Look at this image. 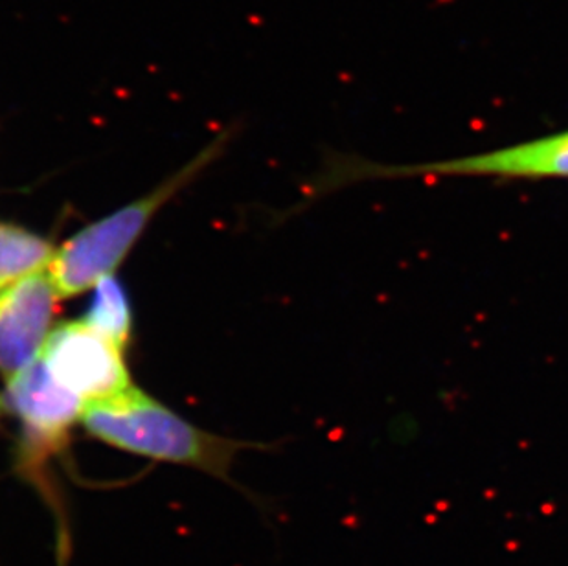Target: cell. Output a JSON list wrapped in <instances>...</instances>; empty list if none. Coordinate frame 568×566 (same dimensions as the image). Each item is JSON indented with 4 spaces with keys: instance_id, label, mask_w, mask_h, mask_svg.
<instances>
[{
    "instance_id": "1",
    "label": "cell",
    "mask_w": 568,
    "mask_h": 566,
    "mask_svg": "<svg viewBox=\"0 0 568 566\" xmlns=\"http://www.w3.org/2000/svg\"><path fill=\"white\" fill-rule=\"evenodd\" d=\"M81 425L114 449L192 467L226 482L236 454L245 449V444L195 427L134 386L85 406Z\"/></svg>"
},
{
    "instance_id": "2",
    "label": "cell",
    "mask_w": 568,
    "mask_h": 566,
    "mask_svg": "<svg viewBox=\"0 0 568 566\" xmlns=\"http://www.w3.org/2000/svg\"><path fill=\"white\" fill-rule=\"evenodd\" d=\"M223 140H215L214 144L195 156V161L162 182L153 192L87 225L58 246L49 265V274L61 296L67 299L85 293L97 287L98 282L113 276L156 212L220 155Z\"/></svg>"
},
{
    "instance_id": "3",
    "label": "cell",
    "mask_w": 568,
    "mask_h": 566,
    "mask_svg": "<svg viewBox=\"0 0 568 566\" xmlns=\"http://www.w3.org/2000/svg\"><path fill=\"white\" fill-rule=\"evenodd\" d=\"M6 381V408L22 423L17 467L28 481L44 489V464L61 453L70 431L81 423L87 405L55 381L41 357Z\"/></svg>"
},
{
    "instance_id": "4",
    "label": "cell",
    "mask_w": 568,
    "mask_h": 566,
    "mask_svg": "<svg viewBox=\"0 0 568 566\" xmlns=\"http://www.w3.org/2000/svg\"><path fill=\"white\" fill-rule=\"evenodd\" d=\"M348 170L355 171V179L494 176L500 181H568V131L449 161L403 166L359 164Z\"/></svg>"
},
{
    "instance_id": "5",
    "label": "cell",
    "mask_w": 568,
    "mask_h": 566,
    "mask_svg": "<svg viewBox=\"0 0 568 566\" xmlns=\"http://www.w3.org/2000/svg\"><path fill=\"white\" fill-rule=\"evenodd\" d=\"M41 361L67 391L87 406L111 400L131 388L124 347L81 321L55 326Z\"/></svg>"
},
{
    "instance_id": "6",
    "label": "cell",
    "mask_w": 568,
    "mask_h": 566,
    "mask_svg": "<svg viewBox=\"0 0 568 566\" xmlns=\"http://www.w3.org/2000/svg\"><path fill=\"white\" fill-rule=\"evenodd\" d=\"M61 299L49 269L0 293V372L6 380L41 357Z\"/></svg>"
},
{
    "instance_id": "7",
    "label": "cell",
    "mask_w": 568,
    "mask_h": 566,
    "mask_svg": "<svg viewBox=\"0 0 568 566\" xmlns=\"http://www.w3.org/2000/svg\"><path fill=\"white\" fill-rule=\"evenodd\" d=\"M55 246L22 226L0 223V293L49 269Z\"/></svg>"
},
{
    "instance_id": "8",
    "label": "cell",
    "mask_w": 568,
    "mask_h": 566,
    "mask_svg": "<svg viewBox=\"0 0 568 566\" xmlns=\"http://www.w3.org/2000/svg\"><path fill=\"white\" fill-rule=\"evenodd\" d=\"M83 321L91 324L94 330L108 335L119 346H128L133 327V315L129 304L128 293L113 276L103 279L94 287V299Z\"/></svg>"
},
{
    "instance_id": "9",
    "label": "cell",
    "mask_w": 568,
    "mask_h": 566,
    "mask_svg": "<svg viewBox=\"0 0 568 566\" xmlns=\"http://www.w3.org/2000/svg\"><path fill=\"white\" fill-rule=\"evenodd\" d=\"M4 408H6L4 397L0 396V414H2V412H4Z\"/></svg>"
}]
</instances>
